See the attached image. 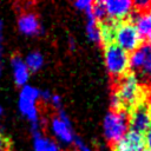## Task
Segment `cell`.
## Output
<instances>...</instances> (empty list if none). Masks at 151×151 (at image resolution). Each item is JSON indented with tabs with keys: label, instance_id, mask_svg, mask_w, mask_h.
<instances>
[{
	"label": "cell",
	"instance_id": "6da1fadb",
	"mask_svg": "<svg viewBox=\"0 0 151 151\" xmlns=\"http://www.w3.org/2000/svg\"><path fill=\"white\" fill-rule=\"evenodd\" d=\"M117 83L111 97V110L129 113L142 100L139 80L132 72H127Z\"/></svg>",
	"mask_w": 151,
	"mask_h": 151
},
{
	"label": "cell",
	"instance_id": "7a4b0ae2",
	"mask_svg": "<svg viewBox=\"0 0 151 151\" xmlns=\"http://www.w3.org/2000/svg\"><path fill=\"white\" fill-rule=\"evenodd\" d=\"M129 68L138 78L151 80V44L143 42L129 55Z\"/></svg>",
	"mask_w": 151,
	"mask_h": 151
},
{
	"label": "cell",
	"instance_id": "3957f363",
	"mask_svg": "<svg viewBox=\"0 0 151 151\" xmlns=\"http://www.w3.org/2000/svg\"><path fill=\"white\" fill-rule=\"evenodd\" d=\"M103 127L105 138L113 145L129 131V113L125 111H109L104 118Z\"/></svg>",
	"mask_w": 151,
	"mask_h": 151
},
{
	"label": "cell",
	"instance_id": "277c9868",
	"mask_svg": "<svg viewBox=\"0 0 151 151\" xmlns=\"http://www.w3.org/2000/svg\"><path fill=\"white\" fill-rule=\"evenodd\" d=\"M104 55L107 71L113 78L118 80L129 72V54L114 42L105 45Z\"/></svg>",
	"mask_w": 151,
	"mask_h": 151
},
{
	"label": "cell",
	"instance_id": "5b68a950",
	"mask_svg": "<svg viewBox=\"0 0 151 151\" xmlns=\"http://www.w3.org/2000/svg\"><path fill=\"white\" fill-rule=\"evenodd\" d=\"M113 42L123 48L125 52L131 53L143 44V40L133 21H131V19H127L117 24Z\"/></svg>",
	"mask_w": 151,
	"mask_h": 151
},
{
	"label": "cell",
	"instance_id": "8992f818",
	"mask_svg": "<svg viewBox=\"0 0 151 151\" xmlns=\"http://www.w3.org/2000/svg\"><path fill=\"white\" fill-rule=\"evenodd\" d=\"M40 99V91L33 86H22L19 94V110L31 122V124L39 123V112L37 103Z\"/></svg>",
	"mask_w": 151,
	"mask_h": 151
},
{
	"label": "cell",
	"instance_id": "52a82bcc",
	"mask_svg": "<svg viewBox=\"0 0 151 151\" xmlns=\"http://www.w3.org/2000/svg\"><path fill=\"white\" fill-rule=\"evenodd\" d=\"M151 126V104L140 100L129 112V130L145 134Z\"/></svg>",
	"mask_w": 151,
	"mask_h": 151
},
{
	"label": "cell",
	"instance_id": "ba28073f",
	"mask_svg": "<svg viewBox=\"0 0 151 151\" xmlns=\"http://www.w3.org/2000/svg\"><path fill=\"white\" fill-rule=\"evenodd\" d=\"M51 129L53 134L64 144H73L74 133L72 130L71 122L67 114L63 110H58V116H54L51 120Z\"/></svg>",
	"mask_w": 151,
	"mask_h": 151
},
{
	"label": "cell",
	"instance_id": "9c48e42d",
	"mask_svg": "<svg viewBox=\"0 0 151 151\" xmlns=\"http://www.w3.org/2000/svg\"><path fill=\"white\" fill-rule=\"evenodd\" d=\"M107 19L113 21H124L132 15L133 2L129 0H109L103 1Z\"/></svg>",
	"mask_w": 151,
	"mask_h": 151
},
{
	"label": "cell",
	"instance_id": "30bf717a",
	"mask_svg": "<svg viewBox=\"0 0 151 151\" xmlns=\"http://www.w3.org/2000/svg\"><path fill=\"white\" fill-rule=\"evenodd\" d=\"M112 147L113 151H143L145 147V139L143 134L129 130L112 145Z\"/></svg>",
	"mask_w": 151,
	"mask_h": 151
},
{
	"label": "cell",
	"instance_id": "8fae6325",
	"mask_svg": "<svg viewBox=\"0 0 151 151\" xmlns=\"http://www.w3.org/2000/svg\"><path fill=\"white\" fill-rule=\"evenodd\" d=\"M19 31L26 35H39L42 32V27L38 17L33 12H22L18 18Z\"/></svg>",
	"mask_w": 151,
	"mask_h": 151
},
{
	"label": "cell",
	"instance_id": "7c38bea8",
	"mask_svg": "<svg viewBox=\"0 0 151 151\" xmlns=\"http://www.w3.org/2000/svg\"><path fill=\"white\" fill-rule=\"evenodd\" d=\"M131 21L136 25V28L142 38V40H146V42L151 44V7L150 9L138 13L137 15H131Z\"/></svg>",
	"mask_w": 151,
	"mask_h": 151
},
{
	"label": "cell",
	"instance_id": "4fadbf2b",
	"mask_svg": "<svg viewBox=\"0 0 151 151\" xmlns=\"http://www.w3.org/2000/svg\"><path fill=\"white\" fill-rule=\"evenodd\" d=\"M12 68H13V76L14 81L18 86H25L29 78V71L25 64V61L19 55H13L12 58Z\"/></svg>",
	"mask_w": 151,
	"mask_h": 151
},
{
	"label": "cell",
	"instance_id": "5bb4252c",
	"mask_svg": "<svg viewBox=\"0 0 151 151\" xmlns=\"http://www.w3.org/2000/svg\"><path fill=\"white\" fill-rule=\"evenodd\" d=\"M34 151H58V145L42 134L34 137Z\"/></svg>",
	"mask_w": 151,
	"mask_h": 151
},
{
	"label": "cell",
	"instance_id": "9a60e30c",
	"mask_svg": "<svg viewBox=\"0 0 151 151\" xmlns=\"http://www.w3.org/2000/svg\"><path fill=\"white\" fill-rule=\"evenodd\" d=\"M24 61L29 72H37L41 68V66L44 64V58L39 52H31L27 54V57Z\"/></svg>",
	"mask_w": 151,
	"mask_h": 151
},
{
	"label": "cell",
	"instance_id": "2e32d148",
	"mask_svg": "<svg viewBox=\"0 0 151 151\" xmlns=\"http://www.w3.org/2000/svg\"><path fill=\"white\" fill-rule=\"evenodd\" d=\"M92 5H93V2L90 1V0H80V1L74 2V7L76 8L80 9V11H85V12L88 11V9H91L92 8Z\"/></svg>",
	"mask_w": 151,
	"mask_h": 151
},
{
	"label": "cell",
	"instance_id": "e0dca14e",
	"mask_svg": "<svg viewBox=\"0 0 151 151\" xmlns=\"http://www.w3.org/2000/svg\"><path fill=\"white\" fill-rule=\"evenodd\" d=\"M50 103H51V105H52L54 109L61 110V98H60V96H58V94H52V97H51V99H50Z\"/></svg>",
	"mask_w": 151,
	"mask_h": 151
},
{
	"label": "cell",
	"instance_id": "ac0fdd59",
	"mask_svg": "<svg viewBox=\"0 0 151 151\" xmlns=\"http://www.w3.org/2000/svg\"><path fill=\"white\" fill-rule=\"evenodd\" d=\"M144 139H145V145L147 146V150L151 151V126L147 130V132L144 134Z\"/></svg>",
	"mask_w": 151,
	"mask_h": 151
},
{
	"label": "cell",
	"instance_id": "d6986e66",
	"mask_svg": "<svg viewBox=\"0 0 151 151\" xmlns=\"http://www.w3.org/2000/svg\"><path fill=\"white\" fill-rule=\"evenodd\" d=\"M2 32H4V25H2V21L0 20V58H1V55H2V38H4V34H2Z\"/></svg>",
	"mask_w": 151,
	"mask_h": 151
},
{
	"label": "cell",
	"instance_id": "ffe728a7",
	"mask_svg": "<svg viewBox=\"0 0 151 151\" xmlns=\"http://www.w3.org/2000/svg\"><path fill=\"white\" fill-rule=\"evenodd\" d=\"M0 151H7V143L6 139L2 137L1 132H0Z\"/></svg>",
	"mask_w": 151,
	"mask_h": 151
},
{
	"label": "cell",
	"instance_id": "44dd1931",
	"mask_svg": "<svg viewBox=\"0 0 151 151\" xmlns=\"http://www.w3.org/2000/svg\"><path fill=\"white\" fill-rule=\"evenodd\" d=\"M2 113V109H1V106H0V114Z\"/></svg>",
	"mask_w": 151,
	"mask_h": 151
},
{
	"label": "cell",
	"instance_id": "7402d4cb",
	"mask_svg": "<svg viewBox=\"0 0 151 151\" xmlns=\"http://www.w3.org/2000/svg\"><path fill=\"white\" fill-rule=\"evenodd\" d=\"M143 151H150V150H145V149H144V150H143Z\"/></svg>",
	"mask_w": 151,
	"mask_h": 151
},
{
	"label": "cell",
	"instance_id": "603a6c76",
	"mask_svg": "<svg viewBox=\"0 0 151 151\" xmlns=\"http://www.w3.org/2000/svg\"><path fill=\"white\" fill-rule=\"evenodd\" d=\"M7 151H9V150H7Z\"/></svg>",
	"mask_w": 151,
	"mask_h": 151
}]
</instances>
